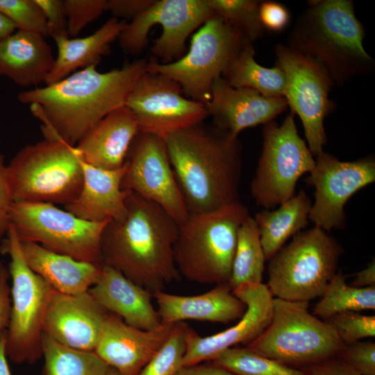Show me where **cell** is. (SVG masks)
<instances>
[{
	"label": "cell",
	"mask_w": 375,
	"mask_h": 375,
	"mask_svg": "<svg viewBox=\"0 0 375 375\" xmlns=\"http://www.w3.org/2000/svg\"><path fill=\"white\" fill-rule=\"evenodd\" d=\"M147 64V59L136 60L106 72L90 66L54 83L23 91L17 99L29 105L41 121L44 139L76 146L104 117L126 106Z\"/></svg>",
	"instance_id": "obj_1"
},
{
	"label": "cell",
	"mask_w": 375,
	"mask_h": 375,
	"mask_svg": "<svg viewBox=\"0 0 375 375\" xmlns=\"http://www.w3.org/2000/svg\"><path fill=\"white\" fill-rule=\"evenodd\" d=\"M126 213L101 238L103 265L153 294L178 280L174 257L179 224L157 203L128 191Z\"/></svg>",
	"instance_id": "obj_2"
},
{
	"label": "cell",
	"mask_w": 375,
	"mask_h": 375,
	"mask_svg": "<svg viewBox=\"0 0 375 375\" xmlns=\"http://www.w3.org/2000/svg\"><path fill=\"white\" fill-rule=\"evenodd\" d=\"M201 124L165 139L189 215L217 210L239 201L242 156L238 138Z\"/></svg>",
	"instance_id": "obj_3"
},
{
	"label": "cell",
	"mask_w": 375,
	"mask_h": 375,
	"mask_svg": "<svg viewBox=\"0 0 375 375\" xmlns=\"http://www.w3.org/2000/svg\"><path fill=\"white\" fill-rule=\"evenodd\" d=\"M364 36L352 1H310L286 45L320 65L334 85L340 86L374 69V60L363 46Z\"/></svg>",
	"instance_id": "obj_4"
},
{
	"label": "cell",
	"mask_w": 375,
	"mask_h": 375,
	"mask_svg": "<svg viewBox=\"0 0 375 375\" xmlns=\"http://www.w3.org/2000/svg\"><path fill=\"white\" fill-rule=\"evenodd\" d=\"M249 215L240 201L217 210L190 215L179 225L174 245L179 274L200 284L228 283L238 230Z\"/></svg>",
	"instance_id": "obj_5"
},
{
	"label": "cell",
	"mask_w": 375,
	"mask_h": 375,
	"mask_svg": "<svg viewBox=\"0 0 375 375\" xmlns=\"http://www.w3.org/2000/svg\"><path fill=\"white\" fill-rule=\"evenodd\" d=\"M13 201L66 206L78 196L83 174L75 146L44 139L22 148L7 165Z\"/></svg>",
	"instance_id": "obj_6"
},
{
	"label": "cell",
	"mask_w": 375,
	"mask_h": 375,
	"mask_svg": "<svg viewBox=\"0 0 375 375\" xmlns=\"http://www.w3.org/2000/svg\"><path fill=\"white\" fill-rule=\"evenodd\" d=\"M308 307V301L274 298L269 324L246 347L297 369L335 357L345 344L331 325L309 312Z\"/></svg>",
	"instance_id": "obj_7"
},
{
	"label": "cell",
	"mask_w": 375,
	"mask_h": 375,
	"mask_svg": "<svg viewBox=\"0 0 375 375\" xmlns=\"http://www.w3.org/2000/svg\"><path fill=\"white\" fill-rule=\"evenodd\" d=\"M342 253L339 243L321 228L301 231L270 259L267 286L276 298L309 302L322 295L338 272Z\"/></svg>",
	"instance_id": "obj_8"
},
{
	"label": "cell",
	"mask_w": 375,
	"mask_h": 375,
	"mask_svg": "<svg viewBox=\"0 0 375 375\" xmlns=\"http://www.w3.org/2000/svg\"><path fill=\"white\" fill-rule=\"evenodd\" d=\"M247 43L251 42L215 15L192 35L190 47L181 58L168 63L151 59L148 60L147 71L174 81L186 97L206 105L215 81L223 76L235 53Z\"/></svg>",
	"instance_id": "obj_9"
},
{
	"label": "cell",
	"mask_w": 375,
	"mask_h": 375,
	"mask_svg": "<svg viewBox=\"0 0 375 375\" xmlns=\"http://www.w3.org/2000/svg\"><path fill=\"white\" fill-rule=\"evenodd\" d=\"M1 249L10 256L11 315L6 330V352L15 363L33 364L42 356V325L53 291L26 263L20 241L10 225Z\"/></svg>",
	"instance_id": "obj_10"
},
{
	"label": "cell",
	"mask_w": 375,
	"mask_h": 375,
	"mask_svg": "<svg viewBox=\"0 0 375 375\" xmlns=\"http://www.w3.org/2000/svg\"><path fill=\"white\" fill-rule=\"evenodd\" d=\"M294 116L290 112L280 125L274 120L263 125L262 151L250 184L253 200L263 209L274 210L292 197L300 177L315 165Z\"/></svg>",
	"instance_id": "obj_11"
},
{
	"label": "cell",
	"mask_w": 375,
	"mask_h": 375,
	"mask_svg": "<svg viewBox=\"0 0 375 375\" xmlns=\"http://www.w3.org/2000/svg\"><path fill=\"white\" fill-rule=\"evenodd\" d=\"M108 222H88L49 203L13 201L10 210V224L20 242L100 265L101 238Z\"/></svg>",
	"instance_id": "obj_12"
},
{
	"label": "cell",
	"mask_w": 375,
	"mask_h": 375,
	"mask_svg": "<svg viewBox=\"0 0 375 375\" xmlns=\"http://www.w3.org/2000/svg\"><path fill=\"white\" fill-rule=\"evenodd\" d=\"M215 15L208 0H155L125 24L117 40L126 53L139 54L147 47L151 28L159 24L162 33L151 51L162 63L172 62L186 53L192 33Z\"/></svg>",
	"instance_id": "obj_13"
},
{
	"label": "cell",
	"mask_w": 375,
	"mask_h": 375,
	"mask_svg": "<svg viewBox=\"0 0 375 375\" xmlns=\"http://www.w3.org/2000/svg\"><path fill=\"white\" fill-rule=\"evenodd\" d=\"M274 53L285 76L284 98L301 120L308 147L317 157L327 141L324 121L335 108L329 99L334 83L320 65L286 44H277Z\"/></svg>",
	"instance_id": "obj_14"
},
{
	"label": "cell",
	"mask_w": 375,
	"mask_h": 375,
	"mask_svg": "<svg viewBox=\"0 0 375 375\" xmlns=\"http://www.w3.org/2000/svg\"><path fill=\"white\" fill-rule=\"evenodd\" d=\"M126 106L133 112L140 132L163 139L200 124L208 117L205 104L184 96L177 83L147 71L134 84Z\"/></svg>",
	"instance_id": "obj_15"
},
{
	"label": "cell",
	"mask_w": 375,
	"mask_h": 375,
	"mask_svg": "<svg viewBox=\"0 0 375 375\" xmlns=\"http://www.w3.org/2000/svg\"><path fill=\"white\" fill-rule=\"evenodd\" d=\"M124 166L122 189L157 203L179 225L188 218L165 139L139 132L130 147Z\"/></svg>",
	"instance_id": "obj_16"
},
{
	"label": "cell",
	"mask_w": 375,
	"mask_h": 375,
	"mask_svg": "<svg viewBox=\"0 0 375 375\" xmlns=\"http://www.w3.org/2000/svg\"><path fill=\"white\" fill-rule=\"evenodd\" d=\"M306 183L315 188L309 220L324 231L343 228L344 206L361 188L375 181V160L372 156L340 161L324 151L317 156Z\"/></svg>",
	"instance_id": "obj_17"
},
{
	"label": "cell",
	"mask_w": 375,
	"mask_h": 375,
	"mask_svg": "<svg viewBox=\"0 0 375 375\" xmlns=\"http://www.w3.org/2000/svg\"><path fill=\"white\" fill-rule=\"evenodd\" d=\"M233 293L246 304L244 315L231 328L206 337L200 336L188 326L183 366L212 361L224 350L238 344L247 346L268 326L273 315L274 298L267 285L243 283L233 289Z\"/></svg>",
	"instance_id": "obj_18"
},
{
	"label": "cell",
	"mask_w": 375,
	"mask_h": 375,
	"mask_svg": "<svg viewBox=\"0 0 375 375\" xmlns=\"http://www.w3.org/2000/svg\"><path fill=\"white\" fill-rule=\"evenodd\" d=\"M108 314L88 291L69 294L53 290L42 333L66 347L94 351Z\"/></svg>",
	"instance_id": "obj_19"
},
{
	"label": "cell",
	"mask_w": 375,
	"mask_h": 375,
	"mask_svg": "<svg viewBox=\"0 0 375 375\" xmlns=\"http://www.w3.org/2000/svg\"><path fill=\"white\" fill-rule=\"evenodd\" d=\"M174 324L161 323L154 329L143 330L109 312L94 351L121 375H138L167 340Z\"/></svg>",
	"instance_id": "obj_20"
},
{
	"label": "cell",
	"mask_w": 375,
	"mask_h": 375,
	"mask_svg": "<svg viewBox=\"0 0 375 375\" xmlns=\"http://www.w3.org/2000/svg\"><path fill=\"white\" fill-rule=\"evenodd\" d=\"M205 106L214 128L235 138L245 128L274 120L288 107L284 97H267L250 88H234L222 76L215 81Z\"/></svg>",
	"instance_id": "obj_21"
},
{
	"label": "cell",
	"mask_w": 375,
	"mask_h": 375,
	"mask_svg": "<svg viewBox=\"0 0 375 375\" xmlns=\"http://www.w3.org/2000/svg\"><path fill=\"white\" fill-rule=\"evenodd\" d=\"M161 323L175 324L195 319L228 324L240 319L246 304L233 293L228 283L216 285L211 290L194 296H181L158 290L153 294Z\"/></svg>",
	"instance_id": "obj_22"
},
{
	"label": "cell",
	"mask_w": 375,
	"mask_h": 375,
	"mask_svg": "<svg viewBox=\"0 0 375 375\" xmlns=\"http://www.w3.org/2000/svg\"><path fill=\"white\" fill-rule=\"evenodd\" d=\"M139 132L133 112L125 106L104 117L75 147L88 164L115 170L124 165L130 147Z\"/></svg>",
	"instance_id": "obj_23"
},
{
	"label": "cell",
	"mask_w": 375,
	"mask_h": 375,
	"mask_svg": "<svg viewBox=\"0 0 375 375\" xmlns=\"http://www.w3.org/2000/svg\"><path fill=\"white\" fill-rule=\"evenodd\" d=\"M88 292L104 309L129 326L151 330L161 324L151 303L153 294L108 265H103L100 278Z\"/></svg>",
	"instance_id": "obj_24"
},
{
	"label": "cell",
	"mask_w": 375,
	"mask_h": 375,
	"mask_svg": "<svg viewBox=\"0 0 375 375\" xmlns=\"http://www.w3.org/2000/svg\"><path fill=\"white\" fill-rule=\"evenodd\" d=\"M83 180L78 197L65 210L82 219L102 222L122 219L126 213L128 190L122 189L124 165L115 170L88 164L81 158Z\"/></svg>",
	"instance_id": "obj_25"
},
{
	"label": "cell",
	"mask_w": 375,
	"mask_h": 375,
	"mask_svg": "<svg viewBox=\"0 0 375 375\" xmlns=\"http://www.w3.org/2000/svg\"><path fill=\"white\" fill-rule=\"evenodd\" d=\"M45 38L16 30L0 40V76L21 87L44 83L55 60Z\"/></svg>",
	"instance_id": "obj_26"
},
{
	"label": "cell",
	"mask_w": 375,
	"mask_h": 375,
	"mask_svg": "<svg viewBox=\"0 0 375 375\" xmlns=\"http://www.w3.org/2000/svg\"><path fill=\"white\" fill-rule=\"evenodd\" d=\"M29 267L56 292L78 294L88 291L98 281L103 265L76 260L31 242H20Z\"/></svg>",
	"instance_id": "obj_27"
},
{
	"label": "cell",
	"mask_w": 375,
	"mask_h": 375,
	"mask_svg": "<svg viewBox=\"0 0 375 375\" xmlns=\"http://www.w3.org/2000/svg\"><path fill=\"white\" fill-rule=\"evenodd\" d=\"M126 24L124 19L112 17L85 37L54 40L57 54L46 78L45 85L58 82L78 70L97 66L102 56L110 52L111 44L117 39Z\"/></svg>",
	"instance_id": "obj_28"
},
{
	"label": "cell",
	"mask_w": 375,
	"mask_h": 375,
	"mask_svg": "<svg viewBox=\"0 0 375 375\" xmlns=\"http://www.w3.org/2000/svg\"><path fill=\"white\" fill-rule=\"evenodd\" d=\"M311 206L309 197L301 190L276 210L263 209L255 215L266 260H270L290 237L308 226Z\"/></svg>",
	"instance_id": "obj_29"
},
{
	"label": "cell",
	"mask_w": 375,
	"mask_h": 375,
	"mask_svg": "<svg viewBox=\"0 0 375 375\" xmlns=\"http://www.w3.org/2000/svg\"><path fill=\"white\" fill-rule=\"evenodd\" d=\"M252 43L242 46L235 53L222 77L234 88L254 90L267 97H284L285 76L277 65L265 67L254 58Z\"/></svg>",
	"instance_id": "obj_30"
},
{
	"label": "cell",
	"mask_w": 375,
	"mask_h": 375,
	"mask_svg": "<svg viewBox=\"0 0 375 375\" xmlns=\"http://www.w3.org/2000/svg\"><path fill=\"white\" fill-rule=\"evenodd\" d=\"M40 375H106L108 366L94 353L66 347L42 333Z\"/></svg>",
	"instance_id": "obj_31"
},
{
	"label": "cell",
	"mask_w": 375,
	"mask_h": 375,
	"mask_svg": "<svg viewBox=\"0 0 375 375\" xmlns=\"http://www.w3.org/2000/svg\"><path fill=\"white\" fill-rule=\"evenodd\" d=\"M266 260L259 231L249 215L239 228L231 278L232 290L243 283H262Z\"/></svg>",
	"instance_id": "obj_32"
},
{
	"label": "cell",
	"mask_w": 375,
	"mask_h": 375,
	"mask_svg": "<svg viewBox=\"0 0 375 375\" xmlns=\"http://www.w3.org/2000/svg\"><path fill=\"white\" fill-rule=\"evenodd\" d=\"M347 276L337 272L326 286L313 315L324 320L339 313L375 309V286L356 288L348 285Z\"/></svg>",
	"instance_id": "obj_33"
},
{
	"label": "cell",
	"mask_w": 375,
	"mask_h": 375,
	"mask_svg": "<svg viewBox=\"0 0 375 375\" xmlns=\"http://www.w3.org/2000/svg\"><path fill=\"white\" fill-rule=\"evenodd\" d=\"M212 362L235 375H305L301 369L258 354L247 347L227 349Z\"/></svg>",
	"instance_id": "obj_34"
},
{
	"label": "cell",
	"mask_w": 375,
	"mask_h": 375,
	"mask_svg": "<svg viewBox=\"0 0 375 375\" xmlns=\"http://www.w3.org/2000/svg\"><path fill=\"white\" fill-rule=\"evenodd\" d=\"M215 15L239 31L250 42L262 36L265 28L259 18L260 1L208 0Z\"/></svg>",
	"instance_id": "obj_35"
},
{
	"label": "cell",
	"mask_w": 375,
	"mask_h": 375,
	"mask_svg": "<svg viewBox=\"0 0 375 375\" xmlns=\"http://www.w3.org/2000/svg\"><path fill=\"white\" fill-rule=\"evenodd\" d=\"M188 325L176 322L163 344L138 375H175L183 366Z\"/></svg>",
	"instance_id": "obj_36"
},
{
	"label": "cell",
	"mask_w": 375,
	"mask_h": 375,
	"mask_svg": "<svg viewBox=\"0 0 375 375\" xmlns=\"http://www.w3.org/2000/svg\"><path fill=\"white\" fill-rule=\"evenodd\" d=\"M0 13L16 30L49 37L44 12L36 0H0Z\"/></svg>",
	"instance_id": "obj_37"
},
{
	"label": "cell",
	"mask_w": 375,
	"mask_h": 375,
	"mask_svg": "<svg viewBox=\"0 0 375 375\" xmlns=\"http://www.w3.org/2000/svg\"><path fill=\"white\" fill-rule=\"evenodd\" d=\"M336 331L344 344L375 336V316L357 312H345L325 319Z\"/></svg>",
	"instance_id": "obj_38"
},
{
	"label": "cell",
	"mask_w": 375,
	"mask_h": 375,
	"mask_svg": "<svg viewBox=\"0 0 375 375\" xmlns=\"http://www.w3.org/2000/svg\"><path fill=\"white\" fill-rule=\"evenodd\" d=\"M107 0H62L69 37H76L106 11Z\"/></svg>",
	"instance_id": "obj_39"
},
{
	"label": "cell",
	"mask_w": 375,
	"mask_h": 375,
	"mask_svg": "<svg viewBox=\"0 0 375 375\" xmlns=\"http://www.w3.org/2000/svg\"><path fill=\"white\" fill-rule=\"evenodd\" d=\"M335 357L360 375H375V343L372 341L345 344Z\"/></svg>",
	"instance_id": "obj_40"
},
{
	"label": "cell",
	"mask_w": 375,
	"mask_h": 375,
	"mask_svg": "<svg viewBox=\"0 0 375 375\" xmlns=\"http://www.w3.org/2000/svg\"><path fill=\"white\" fill-rule=\"evenodd\" d=\"M42 10L49 37L54 40L68 38L67 21L62 0H36Z\"/></svg>",
	"instance_id": "obj_41"
},
{
	"label": "cell",
	"mask_w": 375,
	"mask_h": 375,
	"mask_svg": "<svg viewBox=\"0 0 375 375\" xmlns=\"http://www.w3.org/2000/svg\"><path fill=\"white\" fill-rule=\"evenodd\" d=\"M259 18L264 28L278 32L288 25L290 14L283 4L274 1H265L260 2Z\"/></svg>",
	"instance_id": "obj_42"
},
{
	"label": "cell",
	"mask_w": 375,
	"mask_h": 375,
	"mask_svg": "<svg viewBox=\"0 0 375 375\" xmlns=\"http://www.w3.org/2000/svg\"><path fill=\"white\" fill-rule=\"evenodd\" d=\"M13 202L5 157L0 152V239L6 236L10 224V210Z\"/></svg>",
	"instance_id": "obj_43"
},
{
	"label": "cell",
	"mask_w": 375,
	"mask_h": 375,
	"mask_svg": "<svg viewBox=\"0 0 375 375\" xmlns=\"http://www.w3.org/2000/svg\"><path fill=\"white\" fill-rule=\"evenodd\" d=\"M155 0H107L106 11L112 17L131 19L148 8Z\"/></svg>",
	"instance_id": "obj_44"
},
{
	"label": "cell",
	"mask_w": 375,
	"mask_h": 375,
	"mask_svg": "<svg viewBox=\"0 0 375 375\" xmlns=\"http://www.w3.org/2000/svg\"><path fill=\"white\" fill-rule=\"evenodd\" d=\"M305 375H360L337 357L301 368Z\"/></svg>",
	"instance_id": "obj_45"
},
{
	"label": "cell",
	"mask_w": 375,
	"mask_h": 375,
	"mask_svg": "<svg viewBox=\"0 0 375 375\" xmlns=\"http://www.w3.org/2000/svg\"><path fill=\"white\" fill-rule=\"evenodd\" d=\"M10 272L0 265V331L7 330L11 315V291L8 283Z\"/></svg>",
	"instance_id": "obj_46"
},
{
	"label": "cell",
	"mask_w": 375,
	"mask_h": 375,
	"mask_svg": "<svg viewBox=\"0 0 375 375\" xmlns=\"http://www.w3.org/2000/svg\"><path fill=\"white\" fill-rule=\"evenodd\" d=\"M175 375H235L213 362L183 366Z\"/></svg>",
	"instance_id": "obj_47"
},
{
	"label": "cell",
	"mask_w": 375,
	"mask_h": 375,
	"mask_svg": "<svg viewBox=\"0 0 375 375\" xmlns=\"http://www.w3.org/2000/svg\"><path fill=\"white\" fill-rule=\"evenodd\" d=\"M351 286L356 288H365L375 286V262L374 260L362 270L355 274V278Z\"/></svg>",
	"instance_id": "obj_48"
},
{
	"label": "cell",
	"mask_w": 375,
	"mask_h": 375,
	"mask_svg": "<svg viewBox=\"0 0 375 375\" xmlns=\"http://www.w3.org/2000/svg\"><path fill=\"white\" fill-rule=\"evenodd\" d=\"M6 330L0 331V375H11L6 352Z\"/></svg>",
	"instance_id": "obj_49"
},
{
	"label": "cell",
	"mask_w": 375,
	"mask_h": 375,
	"mask_svg": "<svg viewBox=\"0 0 375 375\" xmlns=\"http://www.w3.org/2000/svg\"><path fill=\"white\" fill-rule=\"evenodd\" d=\"M16 31L14 25L0 13V40L10 35Z\"/></svg>",
	"instance_id": "obj_50"
},
{
	"label": "cell",
	"mask_w": 375,
	"mask_h": 375,
	"mask_svg": "<svg viewBox=\"0 0 375 375\" xmlns=\"http://www.w3.org/2000/svg\"><path fill=\"white\" fill-rule=\"evenodd\" d=\"M106 375H121L116 369L109 367Z\"/></svg>",
	"instance_id": "obj_51"
},
{
	"label": "cell",
	"mask_w": 375,
	"mask_h": 375,
	"mask_svg": "<svg viewBox=\"0 0 375 375\" xmlns=\"http://www.w3.org/2000/svg\"><path fill=\"white\" fill-rule=\"evenodd\" d=\"M2 264V262L0 261V265Z\"/></svg>",
	"instance_id": "obj_52"
}]
</instances>
